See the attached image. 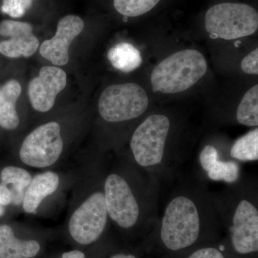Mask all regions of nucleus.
<instances>
[{
	"label": "nucleus",
	"mask_w": 258,
	"mask_h": 258,
	"mask_svg": "<svg viewBox=\"0 0 258 258\" xmlns=\"http://www.w3.org/2000/svg\"><path fill=\"white\" fill-rule=\"evenodd\" d=\"M171 179L175 184L154 225L163 246L176 252L192 247L205 232L221 225L203 176L196 171L188 176L176 173Z\"/></svg>",
	"instance_id": "1"
},
{
	"label": "nucleus",
	"mask_w": 258,
	"mask_h": 258,
	"mask_svg": "<svg viewBox=\"0 0 258 258\" xmlns=\"http://www.w3.org/2000/svg\"><path fill=\"white\" fill-rule=\"evenodd\" d=\"M111 161L107 160L103 181L111 223L125 232L155 225L160 183L135 164L128 154Z\"/></svg>",
	"instance_id": "2"
},
{
	"label": "nucleus",
	"mask_w": 258,
	"mask_h": 258,
	"mask_svg": "<svg viewBox=\"0 0 258 258\" xmlns=\"http://www.w3.org/2000/svg\"><path fill=\"white\" fill-rule=\"evenodd\" d=\"M83 161L75 179L66 224L71 238L88 246L99 240L111 222L103 187L107 160L98 157Z\"/></svg>",
	"instance_id": "3"
},
{
	"label": "nucleus",
	"mask_w": 258,
	"mask_h": 258,
	"mask_svg": "<svg viewBox=\"0 0 258 258\" xmlns=\"http://www.w3.org/2000/svg\"><path fill=\"white\" fill-rule=\"evenodd\" d=\"M211 198L220 225L230 235L231 245L237 254L258 252V185L257 179L242 175L233 184Z\"/></svg>",
	"instance_id": "4"
},
{
	"label": "nucleus",
	"mask_w": 258,
	"mask_h": 258,
	"mask_svg": "<svg viewBox=\"0 0 258 258\" xmlns=\"http://www.w3.org/2000/svg\"><path fill=\"white\" fill-rule=\"evenodd\" d=\"M171 128L167 115H149L134 131L129 142L128 154L132 160L160 184L171 179L179 167L168 147Z\"/></svg>",
	"instance_id": "5"
},
{
	"label": "nucleus",
	"mask_w": 258,
	"mask_h": 258,
	"mask_svg": "<svg viewBox=\"0 0 258 258\" xmlns=\"http://www.w3.org/2000/svg\"><path fill=\"white\" fill-rule=\"evenodd\" d=\"M208 62L201 52L187 49L168 56L151 75L153 91L172 94L186 91L205 76Z\"/></svg>",
	"instance_id": "6"
},
{
	"label": "nucleus",
	"mask_w": 258,
	"mask_h": 258,
	"mask_svg": "<svg viewBox=\"0 0 258 258\" xmlns=\"http://www.w3.org/2000/svg\"><path fill=\"white\" fill-rule=\"evenodd\" d=\"M64 155L61 125L52 120L27 135L19 149L17 163L35 169H49L58 166Z\"/></svg>",
	"instance_id": "7"
},
{
	"label": "nucleus",
	"mask_w": 258,
	"mask_h": 258,
	"mask_svg": "<svg viewBox=\"0 0 258 258\" xmlns=\"http://www.w3.org/2000/svg\"><path fill=\"white\" fill-rule=\"evenodd\" d=\"M257 28V12L245 4L214 5L205 15V29L212 38L235 40L252 35Z\"/></svg>",
	"instance_id": "8"
},
{
	"label": "nucleus",
	"mask_w": 258,
	"mask_h": 258,
	"mask_svg": "<svg viewBox=\"0 0 258 258\" xmlns=\"http://www.w3.org/2000/svg\"><path fill=\"white\" fill-rule=\"evenodd\" d=\"M148 106L149 98L144 88L136 83H124L104 90L98 102V112L108 123H123L142 116Z\"/></svg>",
	"instance_id": "9"
},
{
	"label": "nucleus",
	"mask_w": 258,
	"mask_h": 258,
	"mask_svg": "<svg viewBox=\"0 0 258 258\" xmlns=\"http://www.w3.org/2000/svg\"><path fill=\"white\" fill-rule=\"evenodd\" d=\"M66 83L67 76L63 70L55 66L42 67L38 76L29 83V99L32 108L40 113L50 111Z\"/></svg>",
	"instance_id": "10"
},
{
	"label": "nucleus",
	"mask_w": 258,
	"mask_h": 258,
	"mask_svg": "<svg viewBox=\"0 0 258 258\" xmlns=\"http://www.w3.org/2000/svg\"><path fill=\"white\" fill-rule=\"evenodd\" d=\"M84 28L82 19L76 15H67L57 23V32L50 40L42 44L40 55L55 66H63L69 62L70 45Z\"/></svg>",
	"instance_id": "11"
},
{
	"label": "nucleus",
	"mask_w": 258,
	"mask_h": 258,
	"mask_svg": "<svg viewBox=\"0 0 258 258\" xmlns=\"http://www.w3.org/2000/svg\"><path fill=\"white\" fill-rule=\"evenodd\" d=\"M199 174L212 181L233 184L242 176L240 162L230 157H225L215 146L207 144L198 156Z\"/></svg>",
	"instance_id": "12"
},
{
	"label": "nucleus",
	"mask_w": 258,
	"mask_h": 258,
	"mask_svg": "<svg viewBox=\"0 0 258 258\" xmlns=\"http://www.w3.org/2000/svg\"><path fill=\"white\" fill-rule=\"evenodd\" d=\"M0 35L10 37L0 42V52L11 58L30 57L39 47L38 39L33 34L32 25L28 23L3 20L0 23Z\"/></svg>",
	"instance_id": "13"
},
{
	"label": "nucleus",
	"mask_w": 258,
	"mask_h": 258,
	"mask_svg": "<svg viewBox=\"0 0 258 258\" xmlns=\"http://www.w3.org/2000/svg\"><path fill=\"white\" fill-rule=\"evenodd\" d=\"M60 176L55 171L47 170L33 176L24 194L22 208L26 214L36 213L45 199L59 189Z\"/></svg>",
	"instance_id": "14"
},
{
	"label": "nucleus",
	"mask_w": 258,
	"mask_h": 258,
	"mask_svg": "<svg viewBox=\"0 0 258 258\" xmlns=\"http://www.w3.org/2000/svg\"><path fill=\"white\" fill-rule=\"evenodd\" d=\"M40 250L38 241L18 238L12 225L0 222V258H33Z\"/></svg>",
	"instance_id": "15"
},
{
	"label": "nucleus",
	"mask_w": 258,
	"mask_h": 258,
	"mask_svg": "<svg viewBox=\"0 0 258 258\" xmlns=\"http://www.w3.org/2000/svg\"><path fill=\"white\" fill-rule=\"evenodd\" d=\"M21 92V86L16 80L0 86V127L4 130L14 131L20 125L16 104Z\"/></svg>",
	"instance_id": "16"
},
{
	"label": "nucleus",
	"mask_w": 258,
	"mask_h": 258,
	"mask_svg": "<svg viewBox=\"0 0 258 258\" xmlns=\"http://www.w3.org/2000/svg\"><path fill=\"white\" fill-rule=\"evenodd\" d=\"M32 177L30 171L20 166H5L0 170V183L7 185L11 190L15 207L21 206L24 194Z\"/></svg>",
	"instance_id": "17"
},
{
	"label": "nucleus",
	"mask_w": 258,
	"mask_h": 258,
	"mask_svg": "<svg viewBox=\"0 0 258 258\" xmlns=\"http://www.w3.org/2000/svg\"><path fill=\"white\" fill-rule=\"evenodd\" d=\"M108 59L115 69L123 73L134 71L142 62L138 49L128 42H120L111 47L108 52Z\"/></svg>",
	"instance_id": "18"
},
{
	"label": "nucleus",
	"mask_w": 258,
	"mask_h": 258,
	"mask_svg": "<svg viewBox=\"0 0 258 258\" xmlns=\"http://www.w3.org/2000/svg\"><path fill=\"white\" fill-rule=\"evenodd\" d=\"M230 157L234 160L247 162L258 160V128L244 134L236 140L229 151Z\"/></svg>",
	"instance_id": "19"
},
{
	"label": "nucleus",
	"mask_w": 258,
	"mask_h": 258,
	"mask_svg": "<svg viewBox=\"0 0 258 258\" xmlns=\"http://www.w3.org/2000/svg\"><path fill=\"white\" fill-rule=\"evenodd\" d=\"M236 118L241 125H258V86L255 85L246 92L237 108Z\"/></svg>",
	"instance_id": "20"
},
{
	"label": "nucleus",
	"mask_w": 258,
	"mask_h": 258,
	"mask_svg": "<svg viewBox=\"0 0 258 258\" xmlns=\"http://www.w3.org/2000/svg\"><path fill=\"white\" fill-rule=\"evenodd\" d=\"M161 0H113L115 9L126 17L140 16L152 10Z\"/></svg>",
	"instance_id": "21"
},
{
	"label": "nucleus",
	"mask_w": 258,
	"mask_h": 258,
	"mask_svg": "<svg viewBox=\"0 0 258 258\" xmlns=\"http://www.w3.org/2000/svg\"><path fill=\"white\" fill-rule=\"evenodd\" d=\"M35 0H3L2 12L13 18H22Z\"/></svg>",
	"instance_id": "22"
},
{
	"label": "nucleus",
	"mask_w": 258,
	"mask_h": 258,
	"mask_svg": "<svg viewBox=\"0 0 258 258\" xmlns=\"http://www.w3.org/2000/svg\"><path fill=\"white\" fill-rule=\"evenodd\" d=\"M225 249L224 245L219 246V248L211 246L203 247L194 251L186 258H226Z\"/></svg>",
	"instance_id": "23"
},
{
	"label": "nucleus",
	"mask_w": 258,
	"mask_h": 258,
	"mask_svg": "<svg viewBox=\"0 0 258 258\" xmlns=\"http://www.w3.org/2000/svg\"><path fill=\"white\" fill-rule=\"evenodd\" d=\"M242 71L247 74H258V49L251 52L242 60L241 64Z\"/></svg>",
	"instance_id": "24"
},
{
	"label": "nucleus",
	"mask_w": 258,
	"mask_h": 258,
	"mask_svg": "<svg viewBox=\"0 0 258 258\" xmlns=\"http://www.w3.org/2000/svg\"><path fill=\"white\" fill-rule=\"evenodd\" d=\"M0 205L4 208L13 205V195L7 185L0 183Z\"/></svg>",
	"instance_id": "25"
},
{
	"label": "nucleus",
	"mask_w": 258,
	"mask_h": 258,
	"mask_svg": "<svg viewBox=\"0 0 258 258\" xmlns=\"http://www.w3.org/2000/svg\"><path fill=\"white\" fill-rule=\"evenodd\" d=\"M61 258H86V254L80 249H74L64 252Z\"/></svg>",
	"instance_id": "26"
},
{
	"label": "nucleus",
	"mask_w": 258,
	"mask_h": 258,
	"mask_svg": "<svg viewBox=\"0 0 258 258\" xmlns=\"http://www.w3.org/2000/svg\"><path fill=\"white\" fill-rule=\"evenodd\" d=\"M110 258H138L133 254L130 253H117L113 254Z\"/></svg>",
	"instance_id": "27"
},
{
	"label": "nucleus",
	"mask_w": 258,
	"mask_h": 258,
	"mask_svg": "<svg viewBox=\"0 0 258 258\" xmlns=\"http://www.w3.org/2000/svg\"><path fill=\"white\" fill-rule=\"evenodd\" d=\"M7 212H8L7 208H4V207H3L0 205V222H2V220H5Z\"/></svg>",
	"instance_id": "28"
}]
</instances>
